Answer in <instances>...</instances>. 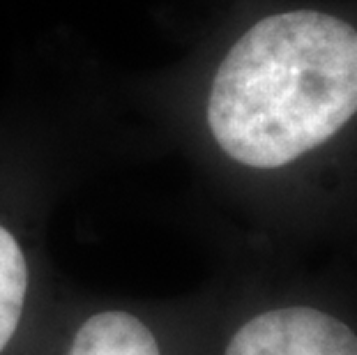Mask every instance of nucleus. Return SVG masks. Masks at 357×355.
Wrapping results in <instances>:
<instances>
[{
	"label": "nucleus",
	"instance_id": "1",
	"mask_svg": "<svg viewBox=\"0 0 357 355\" xmlns=\"http://www.w3.org/2000/svg\"><path fill=\"white\" fill-rule=\"evenodd\" d=\"M357 116V26L316 7L272 12L238 35L205 118L233 162L272 171L325 146Z\"/></svg>",
	"mask_w": 357,
	"mask_h": 355
},
{
	"label": "nucleus",
	"instance_id": "2",
	"mask_svg": "<svg viewBox=\"0 0 357 355\" xmlns=\"http://www.w3.org/2000/svg\"><path fill=\"white\" fill-rule=\"evenodd\" d=\"M224 355H357V335L321 309L284 307L247 321Z\"/></svg>",
	"mask_w": 357,
	"mask_h": 355
},
{
	"label": "nucleus",
	"instance_id": "3",
	"mask_svg": "<svg viewBox=\"0 0 357 355\" xmlns=\"http://www.w3.org/2000/svg\"><path fill=\"white\" fill-rule=\"evenodd\" d=\"M70 355H159V346L136 316L104 312L79 328Z\"/></svg>",
	"mask_w": 357,
	"mask_h": 355
},
{
	"label": "nucleus",
	"instance_id": "4",
	"mask_svg": "<svg viewBox=\"0 0 357 355\" xmlns=\"http://www.w3.org/2000/svg\"><path fill=\"white\" fill-rule=\"evenodd\" d=\"M28 291V263L17 238L0 226V351L19 326Z\"/></svg>",
	"mask_w": 357,
	"mask_h": 355
}]
</instances>
